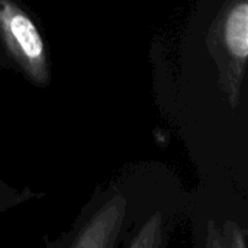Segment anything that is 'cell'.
Masks as SVG:
<instances>
[{
    "mask_svg": "<svg viewBox=\"0 0 248 248\" xmlns=\"http://www.w3.org/2000/svg\"><path fill=\"white\" fill-rule=\"evenodd\" d=\"M161 246V217L155 214L129 243L131 248L160 247Z\"/></svg>",
    "mask_w": 248,
    "mask_h": 248,
    "instance_id": "277c9868",
    "label": "cell"
},
{
    "mask_svg": "<svg viewBox=\"0 0 248 248\" xmlns=\"http://www.w3.org/2000/svg\"><path fill=\"white\" fill-rule=\"evenodd\" d=\"M209 45L231 106L238 105L248 55V1L228 0L212 25Z\"/></svg>",
    "mask_w": 248,
    "mask_h": 248,
    "instance_id": "7a4b0ae2",
    "label": "cell"
},
{
    "mask_svg": "<svg viewBox=\"0 0 248 248\" xmlns=\"http://www.w3.org/2000/svg\"><path fill=\"white\" fill-rule=\"evenodd\" d=\"M0 51L4 62L32 84L49 83V64L44 38L31 15L16 0H0Z\"/></svg>",
    "mask_w": 248,
    "mask_h": 248,
    "instance_id": "6da1fadb",
    "label": "cell"
},
{
    "mask_svg": "<svg viewBox=\"0 0 248 248\" xmlns=\"http://www.w3.org/2000/svg\"><path fill=\"white\" fill-rule=\"evenodd\" d=\"M33 196H36V195L32 193L29 189L17 190V189L9 186L7 183H4L3 180H0V214L19 205V203L29 201Z\"/></svg>",
    "mask_w": 248,
    "mask_h": 248,
    "instance_id": "5b68a950",
    "label": "cell"
},
{
    "mask_svg": "<svg viewBox=\"0 0 248 248\" xmlns=\"http://www.w3.org/2000/svg\"><path fill=\"white\" fill-rule=\"evenodd\" d=\"M126 199L122 193H115L73 237L68 244L76 248L115 247L121 225L125 217Z\"/></svg>",
    "mask_w": 248,
    "mask_h": 248,
    "instance_id": "3957f363",
    "label": "cell"
}]
</instances>
